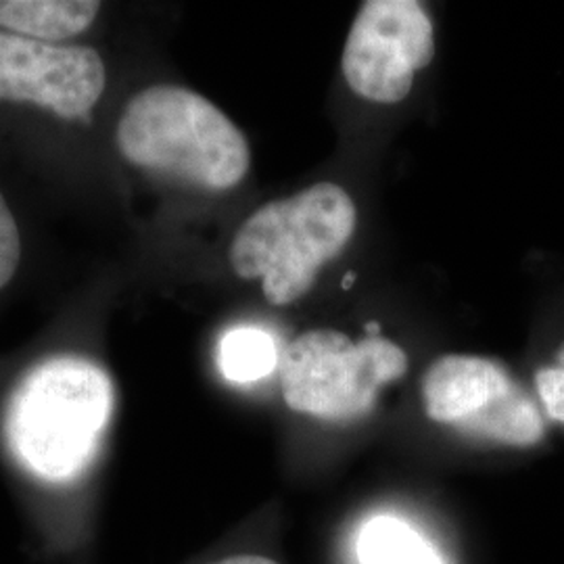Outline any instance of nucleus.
I'll use <instances>...</instances> for the list:
<instances>
[{"label": "nucleus", "mask_w": 564, "mask_h": 564, "mask_svg": "<svg viewBox=\"0 0 564 564\" xmlns=\"http://www.w3.org/2000/svg\"><path fill=\"white\" fill-rule=\"evenodd\" d=\"M101 11L95 0H0V28L32 41L76 39Z\"/></svg>", "instance_id": "obj_8"}, {"label": "nucleus", "mask_w": 564, "mask_h": 564, "mask_svg": "<svg viewBox=\"0 0 564 564\" xmlns=\"http://www.w3.org/2000/svg\"><path fill=\"white\" fill-rule=\"evenodd\" d=\"M21 239L18 223L0 193V289H4L18 272Z\"/></svg>", "instance_id": "obj_12"}, {"label": "nucleus", "mask_w": 564, "mask_h": 564, "mask_svg": "<svg viewBox=\"0 0 564 564\" xmlns=\"http://www.w3.org/2000/svg\"><path fill=\"white\" fill-rule=\"evenodd\" d=\"M358 556L362 564H442L419 531L393 517H377L364 524Z\"/></svg>", "instance_id": "obj_9"}, {"label": "nucleus", "mask_w": 564, "mask_h": 564, "mask_svg": "<svg viewBox=\"0 0 564 564\" xmlns=\"http://www.w3.org/2000/svg\"><path fill=\"white\" fill-rule=\"evenodd\" d=\"M214 564H279L274 563L272 558H265V556H253V554H242V556H232V558H226L220 563Z\"/></svg>", "instance_id": "obj_13"}, {"label": "nucleus", "mask_w": 564, "mask_h": 564, "mask_svg": "<svg viewBox=\"0 0 564 564\" xmlns=\"http://www.w3.org/2000/svg\"><path fill=\"white\" fill-rule=\"evenodd\" d=\"M116 142L128 162L209 191L237 186L251 165L241 130L214 102L170 84L126 105Z\"/></svg>", "instance_id": "obj_2"}, {"label": "nucleus", "mask_w": 564, "mask_h": 564, "mask_svg": "<svg viewBox=\"0 0 564 564\" xmlns=\"http://www.w3.org/2000/svg\"><path fill=\"white\" fill-rule=\"evenodd\" d=\"M356 220V205L341 186L314 184L263 205L242 224L230 245L232 270L245 281L260 279L272 305L293 303L347 247Z\"/></svg>", "instance_id": "obj_3"}, {"label": "nucleus", "mask_w": 564, "mask_h": 564, "mask_svg": "<svg viewBox=\"0 0 564 564\" xmlns=\"http://www.w3.org/2000/svg\"><path fill=\"white\" fill-rule=\"evenodd\" d=\"M426 416L485 444L535 447L547 433L535 393L505 364L452 354L429 366L423 379Z\"/></svg>", "instance_id": "obj_5"}, {"label": "nucleus", "mask_w": 564, "mask_h": 564, "mask_svg": "<svg viewBox=\"0 0 564 564\" xmlns=\"http://www.w3.org/2000/svg\"><path fill=\"white\" fill-rule=\"evenodd\" d=\"M405 370V351L379 335L351 341L330 328L307 330L282 358V398L300 414L349 423L366 416L381 387L398 381Z\"/></svg>", "instance_id": "obj_4"}, {"label": "nucleus", "mask_w": 564, "mask_h": 564, "mask_svg": "<svg viewBox=\"0 0 564 564\" xmlns=\"http://www.w3.org/2000/svg\"><path fill=\"white\" fill-rule=\"evenodd\" d=\"M113 383L99 364L55 356L30 368L4 414L13 456L48 481H67L95 458L113 412Z\"/></svg>", "instance_id": "obj_1"}, {"label": "nucleus", "mask_w": 564, "mask_h": 564, "mask_svg": "<svg viewBox=\"0 0 564 564\" xmlns=\"http://www.w3.org/2000/svg\"><path fill=\"white\" fill-rule=\"evenodd\" d=\"M107 84L101 55L0 32V101L32 102L59 118H86Z\"/></svg>", "instance_id": "obj_7"}, {"label": "nucleus", "mask_w": 564, "mask_h": 564, "mask_svg": "<svg viewBox=\"0 0 564 564\" xmlns=\"http://www.w3.org/2000/svg\"><path fill=\"white\" fill-rule=\"evenodd\" d=\"M279 362L274 339L253 326L228 330L218 347V366L232 383H253L268 377Z\"/></svg>", "instance_id": "obj_10"}, {"label": "nucleus", "mask_w": 564, "mask_h": 564, "mask_svg": "<svg viewBox=\"0 0 564 564\" xmlns=\"http://www.w3.org/2000/svg\"><path fill=\"white\" fill-rule=\"evenodd\" d=\"M435 57V30L421 2H364L343 51V76L364 99L383 105L410 95L416 72Z\"/></svg>", "instance_id": "obj_6"}, {"label": "nucleus", "mask_w": 564, "mask_h": 564, "mask_svg": "<svg viewBox=\"0 0 564 564\" xmlns=\"http://www.w3.org/2000/svg\"><path fill=\"white\" fill-rule=\"evenodd\" d=\"M533 384L544 416L564 426V343L556 349L552 362L538 368Z\"/></svg>", "instance_id": "obj_11"}]
</instances>
